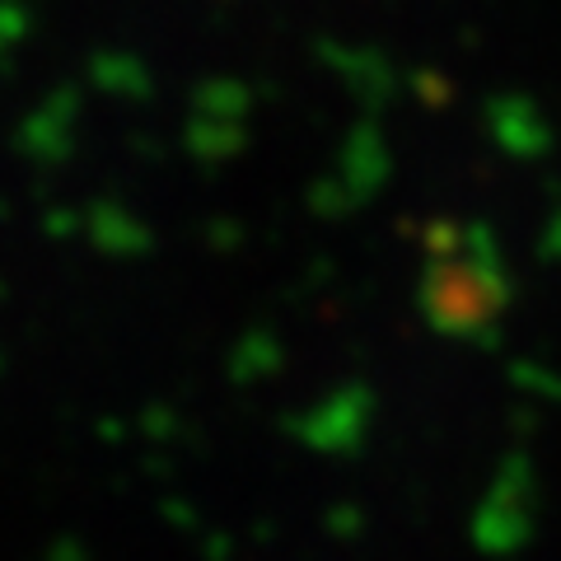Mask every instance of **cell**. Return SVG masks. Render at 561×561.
Wrapping results in <instances>:
<instances>
[]
</instances>
